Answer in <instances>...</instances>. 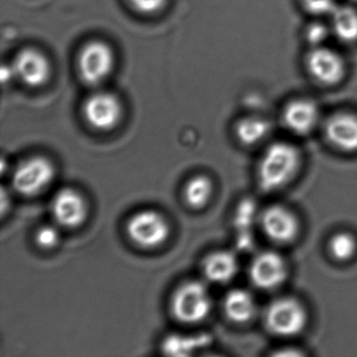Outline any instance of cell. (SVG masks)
Here are the masks:
<instances>
[{
  "instance_id": "cell-8",
  "label": "cell",
  "mask_w": 357,
  "mask_h": 357,
  "mask_svg": "<svg viewBox=\"0 0 357 357\" xmlns=\"http://www.w3.org/2000/svg\"><path fill=\"white\" fill-rule=\"evenodd\" d=\"M250 279L258 288L271 290L279 287L287 275V266L280 255L265 252L252 261L250 271Z\"/></svg>"
},
{
  "instance_id": "cell-3",
  "label": "cell",
  "mask_w": 357,
  "mask_h": 357,
  "mask_svg": "<svg viewBox=\"0 0 357 357\" xmlns=\"http://www.w3.org/2000/svg\"><path fill=\"white\" fill-rule=\"evenodd\" d=\"M264 321L271 333L292 336L304 329L307 314L300 302L291 298H282L267 307Z\"/></svg>"
},
{
  "instance_id": "cell-6",
  "label": "cell",
  "mask_w": 357,
  "mask_h": 357,
  "mask_svg": "<svg viewBox=\"0 0 357 357\" xmlns=\"http://www.w3.org/2000/svg\"><path fill=\"white\" fill-rule=\"evenodd\" d=\"M55 169L47 158L41 156L24 160L14 171L12 185L24 196L40 193L53 181Z\"/></svg>"
},
{
  "instance_id": "cell-1",
  "label": "cell",
  "mask_w": 357,
  "mask_h": 357,
  "mask_svg": "<svg viewBox=\"0 0 357 357\" xmlns=\"http://www.w3.org/2000/svg\"><path fill=\"white\" fill-rule=\"evenodd\" d=\"M300 166V154L286 143L271 145L259 167V183L264 191H275L291 181Z\"/></svg>"
},
{
  "instance_id": "cell-7",
  "label": "cell",
  "mask_w": 357,
  "mask_h": 357,
  "mask_svg": "<svg viewBox=\"0 0 357 357\" xmlns=\"http://www.w3.org/2000/svg\"><path fill=\"white\" fill-rule=\"evenodd\" d=\"M122 116V106L116 96L99 91L89 98L84 104V116L89 124L98 130L114 128Z\"/></svg>"
},
{
  "instance_id": "cell-22",
  "label": "cell",
  "mask_w": 357,
  "mask_h": 357,
  "mask_svg": "<svg viewBox=\"0 0 357 357\" xmlns=\"http://www.w3.org/2000/svg\"><path fill=\"white\" fill-rule=\"evenodd\" d=\"M330 254L338 261H347L354 256L357 250L356 239L349 233H338L329 242Z\"/></svg>"
},
{
  "instance_id": "cell-5",
  "label": "cell",
  "mask_w": 357,
  "mask_h": 357,
  "mask_svg": "<svg viewBox=\"0 0 357 357\" xmlns=\"http://www.w3.org/2000/svg\"><path fill=\"white\" fill-rule=\"evenodd\" d=\"M114 64L112 50L102 41L87 43L78 59L79 74L86 84H102L112 73Z\"/></svg>"
},
{
  "instance_id": "cell-13",
  "label": "cell",
  "mask_w": 357,
  "mask_h": 357,
  "mask_svg": "<svg viewBox=\"0 0 357 357\" xmlns=\"http://www.w3.org/2000/svg\"><path fill=\"white\" fill-rule=\"evenodd\" d=\"M326 135L337 149L357 151V116L348 114L332 116L326 124Z\"/></svg>"
},
{
  "instance_id": "cell-27",
  "label": "cell",
  "mask_w": 357,
  "mask_h": 357,
  "mask_svg": "<svg viewBox=\"0 0 357 357\" xmlns=\"http://www.w3.org/2000/svg\"><path fill=\"white\" fill-rule=\"evenodd\" d=\"M15 76V70H14L13 66H3L1 68V80L3 82H8L11 81L12 78Z\"/></svg>"
},
{
  "instance_id": "cell-23",
  "label": "cell",
  "mask_w": 357,
  "mask_h": 357,
  "mask_svg": "<svg viewBox=\"0 0 357 357\" xmlns=\"http://www.w3.org/2000/svg\"><path fill=\"white\" fill-rule=\"evenodd\" d=\"M59 233L53 227H40L36 233V242L40 248L45 250L55 248L59 242Z\"/></svg>"
},
{
  "instance_id": "cell-14",
  "label": "cell",
  "mask_w": 357,
  "mask_h": 357,
  "mask_svg": "<svg viewBox=\"0 0 357 357\" xmlns=\"http://www.w3.org/2000/svg\"><path fill=\"white\" fill-rule=\"evenodd\" d=\"M319 121V110L310 101H294L286 107L284 122L296 135L310 132Z\"/></svg>"
},
{
  "instance_id": "cell-18",
  "label": "cell",
  "mask_w": 357,
  "mask_h": 357,
  "mask_svg": "<svg viewBox=\"0 0 357 357\" xmlns=\"http://www.w3.org/2000/svg\"><path fill=\"white\" fill-rule=\"evenodd\" d=\"M333 28L342 40L351 43L357 39V11L349 7H337L332 13Z\"/></svg>"
},
{
  "instance_id": "cell-12",
  "label": "cell",
  "mask_w": 357,
  "mask_h": 357,
  "mask_svg": "<svg viewBox=\"0 0 357 357\" xmlns=\"http://www.w3.org/2000/svg\"><path fill=\"white\" fill-rule=\"evenodd\" d=\"M308 68L311 75L324 84H335L344 74V62L338 54L321 47L309 55Z\"/></svg>"
},
{
  "instance_id": "cell-4",
  "label": "cell",
  "mask_w": 357,
  "mask_h": 357,
  "mask_svg": "<svg viewBox=\"0 0 357 357\" xmlns=\"http://www.w3.org/2000/svg\"><path fill=\"white\" fill-rule=\"evenodd\" d=\"M127 233L137 245L154 248L169 237V225L165 217L152 210L141 211L129 219Z\"/></svg>"
},
{
  "instance_id": "cell-15",
  "label": "cell",
  "mask_w": 357,
  "mask_h": 357,
  "mask_svg": "<svg viewBox=\"0 0 357 357\" xmlns=\"http://www.w3.org/2000/svg\"><path fill=\"white\" fill-rule=\"evenodd\" d=\"M237 271V259L229 252H214L204 263V275L214 283H227L235 277Z\"/></svg>"
},
{
  "instance_id": "cell-9",
  "label": "cell",
  "mask_w": 357,
  "mask_h": 357,
  "mask_svg": "<svg viewBox=\"0 0 357 357\" xmlns=\"http://www.w3.org/2000/svg\"><path fill=\"white\" fill-rule=\"evenodd\" d=\"M15 76L26 86L38 87L50 77L49 60L38 50L26 49L18 53L13 63Z\"/></svg>"
},
{
  "instance_id": "cell-11",
  "label": "cell",
  "mask_w": 357,
  "mask_h": 357,
  "mask_svg": "<svg viewBox=\"0 0 357 357\" xmlns=\"http://www.w3.org/2000/svg\"><path fill=\"white\" fill-rule=\"evenodd\" d=\"M267 237L278 243L292 241L298 233V222L296 216L283 206H273L267 208L261 218Z\"/></svg>"
},
{
  "instance_id": "cell-10",
  "label": "cell",
  "mask_w": 357,
  "mask_h": 357,
  "mask_svg": "<svg viewBox=\"0 0 357 357\" xmlns=\"http://www.w3.org/2000/svg\"><path fill=\"white\" fill-rule=\"evenodd\" d=\"M52 212L54 218L62 227H77L86 218L87 206L78 192L66 188L54 197Z\"/></svg>"
},
{
  "instance_id": "cell-20",
  "label": "cell",
  "mask_w": 357,
  "mask_h": 357,
  "mask_svg": "<svg viewBox=\"0 0 357 357\" xmlns=\"http://www.w3.org/2000/svg\"><path fill=\"white\" fill-rule=\"evenodd\" d=\"M268 122L258 118L244 119L236 126V135L244 145L259 143L268 135Z\"/></svg>"
},
{
  "instance_id": "cell-19",
  "label": "cell",
  "mask_w": 357,
  "mask_h": 357,
  "mask_svg": "<svg viewBox=\"0 0 357 357\" xmlns=\"http://www.w3.org/2000/svg\"><path fill=\"white\" fill-rule=\"evenodd\" d=\"M212 192V181L208 177L195 176L185 185V202L190 208H202L210 200Z\"/></svg>"
},
{
  "instance_id": "cell-2",
  "label": "cell",
  "mask_w": 357,
  "mask_h": 357,
  "mask_svg": "<svg viewBox=\"0 0 357 357\" xmlns=\"http://www.w3.org/2000/svg\"><path fill=\"white\" fill-rule=\"evenodd\" d=\"M212 300L204 283L190 281L181 285L172 298V311L178 321L194 324L208 317Z\"/></svg>"
},
{
  "instance_id": "cell-25",
  "label": "cell",
  "mask_w": 357,
  "mask_h": 357,
  "mask_svg": "<svg viewBox=\"0 0 357 357\" xmlns=\"http://www.w3.org/2000/svg\"><path fill=\"white\" fill-rule=\"evenodd\" d=\"M305 6L309 12L317 15L332 14L335 11V0H304Z\"/></svg>"
},
{
  "instance_id": "cell-17",
  "label": "cell",
  "mask_w": 357,
  "mask_h": 357,
  "mask_svg": "<svg viewBox=\"0 0 357 357\" xmlns=\"http://www.w3.org/2000/svg\"><path fill=\"white\" fill-rule=\"evenodd\" d=\"M208 335H170L165 340L162 349L172 356H187L208 344Z\"/></svg>"
},
{
  "instance_id": "cell-21",
  "label": "cell",
  "mask_w": 357,
  "mask_h": 357,
  "mask_svg": "<svg viewBox=\"0 0 357 357\" xmlns=\"http://www.w3.org/2000/svg\"><path fill=\"white\" fill-rule=\"evenodd\" d=\"M256 218V206L250 200H245L240 204L236 215V227L239 231V243L241 248H246L250 245V231Z\"/></svg>"
},
{
  "instance_id": "cell-16",
  "label": "cell",
  "mask_w": 357,
  "mask_h": 357,
  "mask_svg": "<svg viewBox=\"0 0 357 357\" xmlns=\"http://www.w3.org/2000/svg\"><path fill=\"white\" fill-rule=\"evenodd\" d=\"M225 313L235 323L243 324L250 321L256 313L255 298L244 289H234L225 298Z\"/></svg>"
},
{
  "instance_id": "cell-24",
  "label": "cell",
  "mask_w": 357,
  "mask_h": 357,
  "mask_svg": "<svg viewBox=\"0 0 357 357\" xmlns=\"http://www.w3.org/2000/svg\"><path fill=\"white\" fill-rule=\"evenodd\" d=\"M167 0H128L129 5L142 14H153L160 11Z\"/></svg>"
},
{
  "instance_id": "cell-26",
  "label": "cell",
  "mask_w": 357,
  "mask_h": 357,
  "mask_svg": "<svg viewBox=\"0 0 357 357\" xmlns=\"http://www.w3.org/2000/svg\"><path fill=\"white\" fill-rule=\"evenodd\" d=\"M328 36V31L323 24H312L307 30V40L315 47H319Z\"/></svg>"
}]
</instances>
